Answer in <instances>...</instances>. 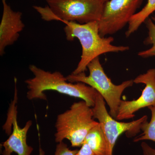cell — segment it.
Instances as JSON below:
<instances>
[{"label": "cell", "instance_id": "1", "mask_svg": "<svg viewBox=\"0 0 155 155\" xmlns=\"http://www.w3.org/2000/svg\"><path fill=\"white\" fill-rule=\"evenodd\" d=\"M66 24L64 31L66 38L72 41L77 38L82 48L80 61L72 72L74 75L84 72L89 64L96 58L107 53H118L128 51L127 46L112 44L113 37H103L100 35L97 21L81 24L76 22L63 21Z\"/></svg>", "mask_w": 155, "mask_h": 155}, {"label": "cell", "instance_id": "2", "mask_svg": "<svg viewBox=\"0 0 155 155\" xmlns=\"http://www.w3.org/2000/svg\"><path fill=\"white\" fill-rule=\"evenodd\" d=\"M29 69L34 77L25 81L28 91L26 97L29 100H46L44 94L46 91H54L69 96L79 98L89 106H94L97 91L91 87L81 82L71 83L67 78L58 71L51 72L45 71L34 65H30Z\"/></svg>", "mask_w": 155, "mask_h": 155}, {"label": "cell", "instance_id": "3", "mask_svg": "<svg viewBox=\"0 0 155 155\" xmlns=\"http://www.w3.org/2000/svg\"><path fill=\"white\" fill-rule=\"evenodd\" d=\"M45 8H33L45 21L76 22L81 24L98 21L104 3L102 0H46Z\"/></svg>", "mask_w": 155, "mask_h": 155}, {"label": "cell", "instance_id": "4", "mask_svg": "<svg viewBox=\"0 0 155 155\" xmlns=\"http://www.w3.org/2000/svg\"><path fill=\"white\" fill-rule=\"evenodd\" d=\"M98 124L94 119L92 108L84 101L74 103L69 109L58 115L55 140L59 143L68 139L72 147H81L90 130Z\"/></svg>", "mask_w": 155, "mask_h": 155}, {"label": "cell", "instance_id": "5", "mask_svg": "<svg viewBox=\"0 0 155 155\" xmlns=\"http://www.w3.org/2000/svg\"><path fill=\"white\" fill-rule=\"evenodd\" d=\"M87 69L89 71L88 76L85 72L76 75L71 74L66 77L67 80L71 83L81 82L93 87L101 95L110 108L109 114L116 119L122 93L133 85V79L125 81L119 85L114 84L104 71L99 57L93 60Z\"/></svg>", "mask_w": 155, "mask_h": 155}, {"label": "cell", "instance_id": "6", "mask_svg": "<svg viewBox=\"0 0 155 155\" xmlns=\"http://www.w3.org/2000/svg\"><path fill=\"white\" fill-rule=\"evenodd\" d=\"M92 110L94 118L97 119L104 134L107 143V155H113L115 143L122 134L126 132L128 137L134 136L141 130V124L148 119L147 116L145 115L132 122H119L113 118L108 113L105 101L98 92Z\"/></svg>", "mask_w": 155, "mask_h": 155}, {"label": "cell", "instance_id": "7", "mask_svg": "<svg viewBox=\"0 0 155 155\" xmlns=\"http://www.w3.org/2000/svg\"><path fill=\"white\" fill-rule=\"evenodd\" d=\"M143 0H108L104 4L98 21L100 35L103 37L121 30L128 24Z\"/></svg>", "mask_w": 155, "mask_h": 155}, {"label": "cell", "instance_id": "8", "mask_svg": "<svg viewBox=\"0 0 155 155\" xmlns=\"http://www.w3.org/2000/svg\"><path fill=\"white\" fill-rule=\"evenodd\" d=\"M134 83L145 85L141 96L132 101L121 100L116 120L118 121L132 119L134 114L142 108L155 106V69L148 70L133 80Z\"/></svg>", "mask_w": 155, "mask_h": 155}, {"label": "cell", "instance_id": "9", "mask_svg": "<svg viewBox=\"0 0 155 155\" xmlns=\"http://www.w3.org/2000/svg\"><path fill=\"white\" fill-rule=\"evenodd\" d=\"M17 100V95H15L14 103L12 104L11 114H8L6 124H9L11 128L13 125V131L9 138L2 143L4 147L2 155H11L12 153H17L18 155H30L33 150L32 147L27 143V134L31 125L32 121L28 120L24 127L21 128L18 125L17 120V107L15 102Z\"/></svg>", "mask_w": 155, "mask_h": 155}, {"label": "cell", "instance_id": "10", "mask_svg": "<svg viewBox=\"0 0 155 155\" xmlns=\"http://www.w3.org/2000/svg\"><path fill=\"white\" fill-rule=\"evenodd\" d=\"M3 10L0 23V55L5 54L6 48L14 44L25 28L22 20V13L14 11L7 3L2 0Z\"/></svg>", "mask_w": 155, "mask_h": 155}, {"label": "cell", "instance_id": "11", "mask_svg": "<svg viewBox=\"0 0 155 155\" xmlns=\"http://www.w3.org/2000/svg\"><path fill=\"white\" fill-rule=\"evenodd\" d=\"M84 143L88 145L95 155H107V143L99 122L90 130Z\"/></svg>", "mask_w": 155, "mask_h": 155}, {"label": "cell", "instance_id": "12", "mask_svg": "<svg viewBox=\"0 0 155 155\" xmlns=\"http://www.w3.org/2000/svg\"><path fill=\"white\" fill-rule=\"evenodd\" d=\"M155 11V0H147L145 6L130 19L125 33L126 37H129L137 31L142 24Z\"/></svg>", "mask_w": 155, "mask_h": 155}, {"label": "cell", "instance_id": "13", "mask_svg": "<svg viewBox=\"0 0 155 155\" xmlns=\"http://www.w3.org/2000/svg\"><path fill=\"white\" fill-rule=\"evenodd\" d=\"M144 23L148 30V35L143 41L146 45H152V47L145 51H140L138 56L143 58L155 57V15L152 16L151 19L149 17Z\"/></svg>", "mask_w": 155, "mask_h": 155}, {"label": "cell", "instance_id": "14", "mask_svg": "<svg viewBox=\"0 0 155 155\" xmlns=\"http://www.w3.org/2000/svg\"><path fill=\"white\" fill-rule=\"evenodd\" d=\"M151 113V118L150 122L146 121L141 124L140 130L143 131L141 135L134 139V142L150 140L155 142V106L148 107Z\"/></svg>", "mask_w": 155, "mask_h": 155}, {"label": "cell", "instance_id": "15", "mask_svg": "<svg viewBox=\"0 0 155 155\" xmlns=\"http://www.w3.org/2000/svg\"><path fill=\"white\" fill-rule=\"evenodd\" d=\"M78 151L69 149L67 145L62 141L59 143L56 146L54 155H76Z\"/></svg>", "mask_w": 155, "mask_h": 155}, {"label": "cell", "instance_id": "16", "mask_svg": "<svg viewBox=\"0 0 155 155\" xmlns=\"http://www.w3.org/2000/svg\"><path fill=\"white\" fill-rule=\"evenodd\" d=\"M141 147L143 155H155V149L145 142L141 143Z\"/></svg>", "mask_w": 155, "mask_h": 155}, {"label": "cell", "instance_id": "17", "mask_svg": "<svg viewBox=\"0 0 155 155\" xmlns=\"http://www.w3.org/2000/svg\"><path fill=\"white\" fill-rule=\"evenodd\" d=\"M76 155H95L91 149L88 145L84 143L80 150Z\"/></svg>", "mask_w": 155, "mask_h": 155}, {"label": "cell", "instance_id": "18", "mask_svg": "<svg viewBox=\"0 0 155 155\" xmlns=\"http://www.w3.org/2000/svg\"><path fill=\"white\" fill-rule=\"evenodd\" d=\"M38 155H45V152L41 148V146L40 143L39 144V154Z\"/></svg>", "mask_w": 155, "mask_h": 155}, {"label": "cell", "instance_id": "19", "mask_svg": "<svg viewBox=\"0 0 155 155\" xmlns=\"http://www.w3.org/2000/svg\"><path fill=\"white\" fill-rule=\"evenodd\" d=\"M15 91H17V87H15ZM9 132H10V133H11V131H10V130H8V131H7V133H9Z\"/></svg>", "mask_w": 155, "mask_h": 155}, {"label": "cell", "instance_id": "20", "mask_svg": "<svg viewBox=\"0 0 155 155\" xmlns=\"http://www.w3.org/2000/svg\"><path fill=\"white\" fill-rule=\"evenodd\" d=\"M103 2H104V3L108 1V0H102Z\"/></svg>", "mask_w": 155, "mask_h": 155}]
</instances>
